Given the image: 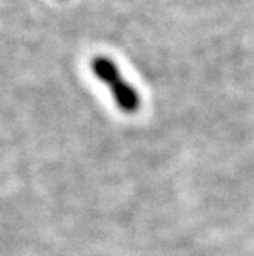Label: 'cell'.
<instances>
[{
    "label": "cell",
    "instance_id": "cell-1",
    "mask_svg": "<svg viewBox=\"0 0 254 256\" xmlns=\"http://www.w3.org/2000/svg\"><path fill=\"white\" fill-rule=\"evenodd\" d=\"M90 68L94 76L103 82L112 92V97L117 106L126 114H135L140 110L141 97L138 90L121 77L120 68L109 57L97 56L90 62Z\"/></svg>",
    "mask_w": 254,
    "mask_h": 256
}]
</instances>
